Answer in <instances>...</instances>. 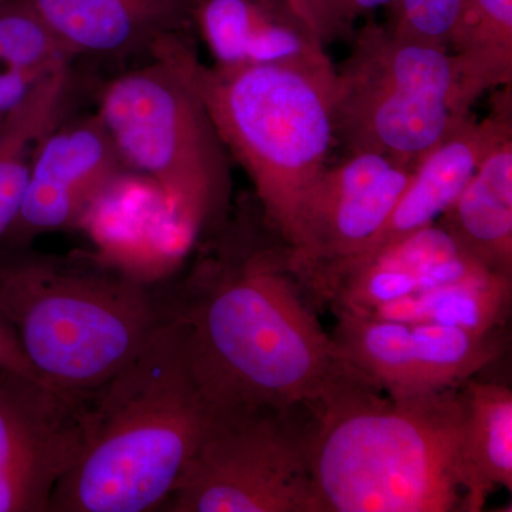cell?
Wrapping results in <instances>:
<instances>
[{"label": "cell", "instance_id": "6da1fadb", "mask_svg": "<svg viewBox=\"0 0 512 512\" xmlns=\"http://www.w3.org/2000/svg\"><path fill=\"white\" fill-rule=\"evenodd\" d=\"M197 247L187 272L160 289L212 409H318L342 394L379 390L320 325L288 245L258 202L231 207Z\"/></svg>", "mask_w": 512, "mask_h": 512}, {"label": "cell", "instance_id": "7a4b0ae2", "mask_svg": "<svg viewBox=\"0 0 512 512\" xmlns=\"http://www.w3.org/2000/svg\"><path fill=\"white\" fill-rule=\"evenodd\" d=\"M210 412L183 330L165 318L113 379L87 394L82 451L47 511L163 510Z\"/></svg>", "mask_w": 512, "mask_h": 512}, {"label": "cell", "instance_id": "3957f363", "mask_svg": "<svg viewBox=\"0 0 512 512\" xmlns=\"http://www.w3.org/2000/svg\"><path fill=\"white\" fill-rule=\"evenodd\" d=\"M0 316L40 380L87 394L113 379L165 320L160 285L101 254L0 248Z\"/></svg>", "mask_w": 512, "mask_h": 512}, {"label": "cell", "instance_id": "277c9868", "mask_svg": "<svg viewBox=\"0 0 512 512\" xmlns=\"http://www.w3.org/2000/svg\"><path fill=\"white\" fill-rule=\"evenodd\" d=\"M315 410L322 512L463 511L461 387L407 399L356 390Z\"/></svg>", "mask_w": 512, "mask_h": 512}, {"label": "cell", "instance_id": "5b68a950", "mask_svg": "<svg viewBox=\"0 0 512 512\" xmlns=\"http://www.w3.org/2000/svg\"><path fill=\"white\" fill-rule=\"evenodd\" d=\"M190 37H164L150 56L170 63L194 87L229 156L251 178L266 222L285 241L303 197L328 167L336 67L207 66Z\"/></svg>", "mask_w": 512, "mask_h": 512}, {"label": "cell", "instance_id": "8992f818", "mask_svg": "<svg viewBox=\"0 0 512 512\" xmlns=\"http://www.w3.org/2000/svg\"><path fill=\"white\" fill-rule=\"evenodd\" d=\"M151 60L110 80L97 114L127 170L153 185L201 242L232 207L229 153L191 83Z\"/></svg>", "mask_w": 512, "mask_h": 512}, {"label": "cell", "instance_id": "52a82bcc", "mask_svg": "<svg viewBox=\"0 0 512 512\" xmlns=\"http://www.w3.org/2000/svg\"><path fill=\"white\" fill-rule=\"evenodd\" d=\"M466 117L456 110L450 52L386 25L367 22L336 69L333 137L346 154H380L413 171Z\"/></svg>", "mask_w": 512, "mask_h": 512}, {"label": "cell", "instance_id": "ba28073f", "mask_svg": "<svg viewBox=\"0 0 512 512\" xmlns=\"http://www.w3.org/2000/svg\"><path fill=\"white\" fill-rule=\"evenodd\" d=\"M210 409L161 511L322 512L311 466L313 407Z\"/></svg>", "mask_w": 512, "mask_h": 512}, {"label": "cell", "instance_id": "9c48e42d", "mask_svg": "<svg viewBox=\"0 0 512 512\" xmlns=\"http://www.w3.org/2000/svg\"><path fill=\"white\" fill-rule=\"evenodd\" d=\"M412 173L380 154H346L306 192L285 242L316 306L326 282L383 227Z\"/></svg>", "mask_w": 512, "mask_h": 512}, {"label": "cell", "instance_id": "30bf717a", "mask_svg": "<svg viewBox=\"0 0 512 512\" xmlns=\"http://www.w3.org/2000/svg\"><path fill=\"white\" fill-rule=\"evenodd\" d=\"M127 173L99 114L66 117L37 148L18 217L0 248L32 247L49 232L82 227Z\"/></svg>", "mask_w": 512, "mask_h": 512}, {"label": "cell", "instance_id": "8fae6325", "mask_svg": "<svg viewBox=\"0 0 512 512\" xmlns=\"http://www.w3.org/2000/svg\"><path fill=\"white\" fill-rule=\"evenodd\" d=\"M87 394L0 369V474L32 491L47 510L57 483L82 451Z\"/></svg>", "mask_w": 512, "mask_h": 512}, {"label": "cell", "instance_id": "7c38bea8", "mask_svg": "<svg viewBox=\"0 0 512 512\" xmlns=\"http://www.w3.org/2000/svg\"><path fill=\"white\" fill-rule=\"evenodd\" d=\"M503 94L490 116L477 121L470 114L416 165L383 227L346 265L439 221L466 188L484 158L501 141L512 137L510 90L507 96Z\"/></svg>", "mask_w": 512, "mask_h": 512}, {"label": "cell", "instance_id": "4fadbf2b", "mask_svg": "<svg viewBox=\"0 0 512 512\" xmlns=\"http://www.w3.org/2000/svg\"><path fill=\"white\" fill-rule=\"evenodd\" d=\"M70 56L148 53L171 35H191L197 0H33Z\"/></svg>", "mask_w": 512, "mask_h": 512}, {"label": "cell", "instance_id": "5bb4252c", "mask_svg": "<svg viewBox=\"0 0 512 512\" xmlns=\"http://www.w3.org/2000/svg\"><path fill=\"white\" fill-rule=\"evenodd\" d=\"M194 29L218 66L332 63L325 43L279 0H197Z\"/></svg>", "mask_w": 512, "mask_h": 512}, {"label": "cell", "instance_id": "9a60e30c", "mask_svg": "<svg viewBox=\"0 0 512 512\" xmlns=\"http://www.w3.org/2000/svg\"><path fill=\"white\" fill-rule=\"evenodd\" d=\"M437 224L485 268L512 278V137L484 158Z\"/></svg>", "mask_w": 512, "mask_h": 512}, {"label": "cell", "instance_id": "2e32d148", "mask_svg": "<svg viewBox=\"0 0 512 512\" xmlns=\"http://www.w3.org/2000/svg\"><path fill=\"white\" fill-rule=\"evenodd\" d=\"M461 397L463 511L477 512L495 490L512 488V390L471 379L461 386Z\"/></svg>", "mask_w": 512, "mask_h": 512}, {"label": "cell", "instance_id": "e0dca14e", "mask_svg": "<svg viewBox=\"0 0 512 512\" xmlns=\"http://www.w3.org/2000/svg\"><path fill=\"white\" fill-rule=\"evenodd\" d=\"M72 86V69L57 70L0 120V241L18 217L37 148L67 117Z\"/></svg>", "mask_w": 512, "mask_h": 512}, {"label": "cell", "instance_id": "ac0fdd59", "mask_svg": "<svg viewBox=\"0 0 512 512\" xmlns=\"http://www.w3.org/2000/svg\"><path fill=\"white\" fill-rule=\"evenodd\" d=\"M448 52L457 113L470 116L485 92L512 82V0H464Z\"/></svg>", "mask_w": 512, "mask_h": 512}, {"label": "cell", "instance_id": "d6986e66", "mask_svg": "<svg viewBox=\"0 0 512 512\" xmlns=\"http://www.w3.org/2000/svg\"><path fill=\"white\" fill-rule=\"evenodd\" d=\"M511 301V276L488 272L457 284L410 293L365 315L487 333L504 328L510 318Z\"/></svg>", "mask_w": 512, "mask_h": 512}, {"label": "cell", "instance_id": "ffe728a7", "mask_svg": "<svg viewBox=\"0 0 512 512\" xmlns=\"http://www.w3.org/2000/svg\"><path fill=\"white\" fill-rule=\"evenodd\" d=\"M0 62L32 83L70 67L73 57L33 0H0Z\"/></svg>", "mask_w": 512, "mask_h": 512}, {"label": "cell", "instance_id": "44dd1931", "mask_svg": "<svg viewBox=\"0 0 512 512\" xmlns=\"http://www.w3.org/2000/svg\"><path fill=\"white\" fill-rule=\"evenodd\" d=\"M463 5L464 0H393L386 26L402 39L448 50Z\"/></svg>", "mask_w": 512, "mask_h": 512}, {"label": "cell", "instance_id": "7402d4cb", "mask_svg": "<svg viewBox=\"0 0 512 512\" xmlns=\"http://www.w3.org/2000/svg\"><path fill=\"white\" fill-rule=\"evenodd\" d=\"M315 33L320 42L328 43L345 36L348 26L340 19L335 0H279Z\"/></svg>", "mask_w": 512, "mask_h": 512}, {"label": "cell", "instance_id": "603a6c76", "mask_svg": "<svg viewBox=\"0 0 512 512\" xmlns=\"http://www.w3.org/2000/svg\"><path fill=\"white\" fill-rule=\"evenodd\" d=\"M47 511L46 504L32 491L0 474V512Z\"/></svg>", "mask_w": 512, "mask_h": 512}, {"label": "cell", "instance_id": "cb8c5ba5", "mask_svg": "<svg viewBox=\"0 0 512 512\" xmlns=\"http://www.w3.org/2000/svg\"><path fill=\"white\" fill-rule=\"evenodd\" d=\"M35 84L0 62V120L25 99Z\"/></svg>", "mask_w": 512, "mask_h": 512}, {"label": "cell", "instance_id": "d4e9b609", "mask_svg": "<svg viewBox=\"0 0 512 512\" xmlns=\"http://www.w3.org/2000/svg\"><path fill=\"white\" fill-rule=\"evenodd\" d=\"M0 369L16 370V372L36 376L29 365L28 359L20 349L15 333L2 316H0Z\"/></svg>", "mask_w": 512, "mask_h": 512}, {"label": "cell", "instance_id": "484cf974", "mask_svg": "<svg viewBox=\"0 0 512 512\" xmlns=\"http://www.w3.org/2000/svg\"><path fill=\"white\" fill-rule=\"evenodd\" d=\"M392 2L393 0H335L340 19L349 29L360 16L369 15L376 9L389 6Z\"/></svg>", "mask_w": 512, "mask_h": 512}]
</instances>
